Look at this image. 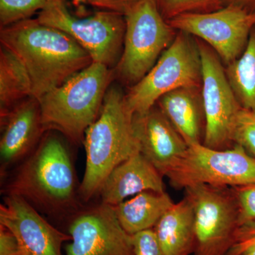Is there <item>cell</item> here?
<instances>
[{
    "label": "cell",
    "instance_id": "24",
    "mask_svg": "<svg viewBox=\"0 0 255 255\" xmlns=\"http://www.w3.org/2000/svg\"><path fill=\"white\" fill-rule=\"evenodd\" d=\"M231 139L255 158V112L242 108L232 129Z\"/></svg>",
    "mask_w": 255,
    "mask_h": 255
},
{
    "label": "cell",
    "instance_id": "14",
    "mask_svg": "<svg viewBox=\"0 0 255 255\" xmlns=\"http://www.w3.org/2000/svg\"><path fill=\"white\" fill-rule=\"evenodd\" d=\"M1 172L23 159L36 148L46 133L39 101L28 97L0 116Z\"/></svg>",
    "mask_w": 255,
    "mask_h": 255
},
{
    "label": "cell",
    "instance_id": "12",
    "mask_svg": "<svg viewBox=\"0 0 255 255\" xmlns=\"http://www.w3.org/2000/svg\"><path fill=\"white\" fill-rule=\"evenodd\" d=\"M71 217L66 255H134L132 236L121 226L113 206L101 203Z\"/></svg>",
    "mask_w": 255,
    "mask_h": 255
},
{
    "label": "cell",
    "instance_id": "11",
    "mask_svg": "<svg viewBox=\"0 0 255 255\" xmlns=\"http://www.w3.org/2000/svg\"><path fill=\"white\" fill-rule=\"evenodd\" d=\"M168 22L209 45L228 65L246 49L255 26V13L228 4L211 12L180 15Z\"/></svg>",
    "mask_w": 255,
    "mask_h": 255
},
{
    "label": "cell",
    "instance_id": "16",
    "mask_svg": "<svg viewBox=\"0 0 255 255\" xmlns=\"http://www.w3.org/2000/svg\"><path fill=\"white\" fill-rule=\"evenodd\" d=\"M164 176L141 152L117 166L104 182L100 193L103 204L118 205L129 196L144 191H165Z\"/></svg>",
    "mask_w": 255,
    "mask_h": 255
},
{
    "label": "cell",
    "instance_id": "9",
    "mask_svg": "<svg viewBox=\"0 0 255 255\" xmlns=\"http://www.w3.org/2000/svg\"><path fill=\"white\" fill-rule=\"evenodd\" d=\"M194 216V255H227L239 234V212L233 187L195 184L184 189Z\"/></svg>",
    "mask_w": 255,
    "mask_h": 255
},
{
    "label": "cell",
    "instance_id": "5",
    "mask_svg": "<svg viewBox=\"0 0 255 255\" xmlns=\"http://www.w3.org/2000/svg\"><path fill=\"white\" fill-rule=\"evenodd\" d=\"M124 48L114 77L133 86L150 72L177 36L164 19L156 0H137L125 15Z\"/></svg>",
    "mask_w": 255,
    "mask_h": 255
},
{
    "label": "cell",
    "instance_id": "20",
    "mask_svg": "<svg viewBox=\"0 0 255 255\" xmlns=\"http://www.w3.org/2000/svg\"><path fill=\"white\" fill-rule=\"evenodd\" d=\"M33 97L31 78L17 57L5 47L0 48V116Z\"/></svg>",
    "mask_w": 255,
    "mask_h": 255
},
{
    "label": "cell",
    "instance_id": "4",
    "mask_svg": "<svg viewBox=\"0 0 255 255\" xmlns=\"http://www.w3.org/2000/svg\"><path fill=\"white\" fill-rule=\"evenodd\" d=\"M114 69L93 62L60 86L38 99L45 131L58 130L78 145L102 111Z\"/></svg>",
    "mask_w": 255,
    "mask_h": 255
},
{
    "label": "cell",
    "instance_id": "22",
    "mask_svg": "<svg viewBox=\"0 0 255 255\" xmlns=\"http://www.w3.org/2000/svg\"><path fill=\"white\" fill-rule=\"evenodd\" d=\"M161 14L166 21L186 14H201L222 9L225 0H156Z\"/></svg>",
    "mask_w": 255,
    "mask_h": 255
},
{
    "label": "cell",
    "instance_id": "15",
    "mask_svg": "<svg viewBox=\"0 0 255 255\" xmlns=\"http://www.w3.org/2000/svg\"><path fill=\"white\" fill-rule=\"evenodd\" d=\"M140 152L166 177L188 147L187 142L157 105L133 116Z\"/></svg>",
    "mask_w": 255,
    "mask_h": 255
},
{
    "label": "cell",
    "instance_id": "31",
    "mask_svg": "<svg viewBox=\"0 0 255 255\" xmlns=\"http://www.w3.org/2000/svg\"><path fill=\"white\" fill-rule=\"evenodd\" d=\"M241 255H255V243L249 247Z\"/></svg>",
    "mask_w": 255,
    "mask_h": 255
},
{
    "label": "cell",
    "instance_id": "6",
    "mask_svg": "<svg viewBox=\"0 0 255 255\" xmlns=\"http://www.w3.org/2000/svg\"><path fill=\"white\" fill-rule=\"evenodd\" d=\"M202 73L195 37L178 31L173 43L159 57L150 72L130 87L126 102L132 114L150 110L162 96L182 87H201Z\"/></svg>",
    "mask_w": 255,
    "mask_h": 255
},
{
    "label": "cell",
    "instance_id": "19",
    "mask_svg": "<svg viewBox=\"0 0 255 255\" xmlns=\"http://www.w3.org/2000/svg\"><path fill=\"white\" fill-rule=\"evenodd\" d=\"M174 204L165 191H147L113 206L119 222L126 232L133 236L153 229L159 219Z\"/></svg>",
    "mask_w": 255,
    "mask_h": 255
},
{
    "label": "cell",
    "instance_id": "17",
    "mask_svg": "<svg viewBox=\"0 0 255 255\" xmlns=\"http://www.w3.org/2000/svg\"><path fill=\"white\" fill-rule=\"evenodd\" d=\"M156 105L188 145L202 143L206 119L201 87H182L165 94Z\"/></svg>",
    "mask_w": 255,
    "mask_h": 255
},
{
    "label": "cell",
    "instance_id": "3",
    "mask_svg": "<svg viewBox=\"0 0 255 255\" xmlns=\"http://www.w3.org/2000/svg\"><path fill=\"white\" fill-rule=\"evenodd\" d=\"M133 116L128 107L125 95L117 87H110L100 116L84 137L86 167L80 184L82 201L87 202L99 194L109 174L140 152L134 131Z\"/></svg>",
    "mask_w": 255,
    "mask_h": 255
},
{
    "label": "cell",
    "instance_id": "30",
    "mask_svg": "<svg viewBox=\"0 0 255 255\" xmlns=\"http://www.w3.org/2000/svg\"><path fill=\"white\" fill-rule=\"evenodd\" d=\"M226 5L232 4L251 13H255V0H225Z\"/></svg>",
    "mask_w": 255,
    "mask_h": 255
},
{
    "label": "cell",
    "instance_id": "13",
    "mask_svg": "<svg viewBox=\"0 0 255 255\" xmlns=\"http://www.w3.org/2000/svg\"><path fill=\"white\" fill-rule=\"evenodd\" d=\"M0 224L17 239L21 255H63L62 246L71 237L48 223L28 201L5 195L0 205Z\"/></svg>",
    "mask_w": 255,
    "mask_h": 255
},
{
    "label": "cell",
    "instance_id": "10",
    "mask_svg": "<svg viewBox=\"0 0 255 255\" xmlns=\"http://www.w3.org/2000/svg\"><path fill=\"white\" fill-rule=\"evenodd\" d=\"M201 60V92L206 128L203 144L224 150L234 144L231 139L233 124L242 107L228 80L222 60L204 41L196 38Z\"/></svg>",
    "mask_w": 255,
    "mask_h": 255
},
{
    "label": "cell",
    "instance_id": "8",
    "mask_svg": "<svg viewBox=\"0 0 255 255\" xmlns=\"http://www.w3.org/2000/svg\"><path fill=\"white\" fill-rule=\"evenodd\" d=\"M166 177L179 189L195 184L248 185L255 183V158L237 144L224 150L193 144L188 145Z\"/></svg>",
    "mask_w": 255,
    "mask_h": 255
},
{
    "label": "cell",
    "instance_id": "18",
    "mask_svg": "<svg viewBox=\"0 0 255 255\" xmlns=\"http://www.w3.org/2000/svg\"><path fill=\"white\" fill-rule=\"evenodd\" d=\"M164 255H190L195 248L194 216L187 196L174 204L153 228Z\"/></svg>",
    "mask_w": 255,
    "mask_h": 255
},
{
    "label": "cell",
    "instance_id": "28",
    "mask_svg": "<svg viewBox=\"0 0 255 255\" xmlns=\"http://www.w3.org/2000/svg\"><path fill=\"white\" fill-rule=\"evenodd\" d=\"M94 7L125 15L137 0H85Z\"/></svg>",
    "mask_w": 255,
    "mask_h": 255
},
{
    "label": "cell",
    "instance_id": "7",
    "mask_svg": "<svg viewBox=\"0 0 255 255\" xmlns=\"http://www.w3.org/2000/svg\"><path fill=\"white\" fill-rule=\"evenodd\" d=\"M36 19L71 36L93 62L115 68L122 56L126 31L124 14L100 10L79 18L70 12L65 0H48Z\"/></svg>",
    "mask_w": 255,
    "mask_h": 255
},
{
    "label": "cell",
    "instance_id": "1",
    "mask_svg": "<svg viewBox=\"0 0 255 255\" xmlns=\"http://www.w3.org/2000/svg\"><path fill=\"white\" fill-rule=\"evenodd\" d=\"M0 41L24 65L31 78L33 97L37 99L93 63L71 36L36 18L1 27Z\"/></svg>",
    "mask_w": 255,
    "mask_h": 255
},
{
    "label": "cell",
    "instance_id": "21",
    "mask_svg": "<svg viewBox=\"0 0 255 255\" xmlns=\"http://www.w3.org/2000/svg\"><path fill=\"white\" fill-rule=\"evenodd\" d=\"M226 73L242 108L255 112V26L243 54L226 65Z\"/></svg>",
    "mask_w": 255,
    "mask_h": 255
},
{
    "label": "cell",
    "instance_id": "2",
    "mask_svg": "<svg viewBox=\"0 0 255 255\" xmlns=\"http://www.w3.org/2000/svg\"><path fill=\"white\" fill-rule=\"evenodd\" d=\"M80 186L68 149L50 130L18 165L4 193L22 198L39 212L60 217L82 209Z\"/></svg>",
    "mask_w": 255,
    "mask_h": 255
},
{
    "label": "cell",
    "instance_id": "23",
    "mask_svg": "<svg viewBox=\"0 0 255 255\" xmlns=\"http://www.w3.org/2000/svg\"><path fill=\"white\" fill-rule=\"evenodd\" d=\"M48 0H0L1 28L28 19L41 11Z\"/></svg>",
    "mask_w": 255,
    "mask_h": 255
},
{
    "label": "cell",
    "instance_id": "25",
    "mask_svg": "<svg viewBox=\"0 0 255 255\" xmlns=\"http://www.w3.org/2000/svg\"><path fill=\"white\" fill-rule=\"evenodd\" d=\"M233 188L237 199L240 228L255 227V183Z\"/></svg>",
    "mask_w": 255,
    "mask_h": 255
},
{
    "label": "cell",
    "instance_id": "27",
    "mask_svg": "<svg viewBox=\"0 0 255 255\" xmlns=\"http://www.w3.org/2000/svg\"><path fill=\"white\" fill-rule=\"evenodd\" d=\"M0 255H21L17 239L14 233L0 224Z\"/></svg>",
    "mask_w": 255,
    "mask_h": 255
},
{
    "label": "cell",
    "instance_id": "29",
    "mask_svg": "<svg viewBox=\"0 0 255 255\" xmlns=\"http://www.w3.org/2000/svg\"><path fill=\"white\" fill-rule=\"evenodd\" d=\"M255 243V227L240 229L237 241L227 255H241Z\"/></svg>",
    "mask_w": 255,
    "mask_h": 255
},
{
    "label": "cell",
    "instance_id": "26",
    "mask_svg": "<svg viewBox=\"0 0 255 255\" xmlns=\"http://www.w3.org/2000/svg\"><path fill=\"white\" fill-rule=\"evenodd\" d=\"M134 255H164L153 229L132 236Z\"/></svg>",
    "mask_w": 255,
    "mask_h": 255
}]
</instances>
